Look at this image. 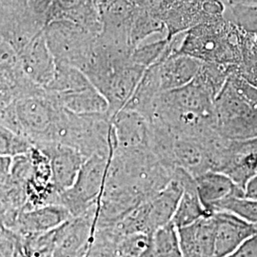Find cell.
I'll return each instance as SVG.
<instances>
[{"label": "cell", "mask_w": 257, "mask_h": 257, "mask_svg": "<svg viewBox=\"0 0 257 257\" xmlns=\"http://www.w3.org/2000/svg\"><path fill=\"white\" fill-rule=\"evenodd\" d=\"M64 108L42 88L0 107V124L26 138L34 147L55 143Z\"/></svg>", "instance_id": "1"}, {"label": "cell", "mask_w": 257, "mask_h": 257, "mask_svg": "<svg viewBox=\"0 0 257 257\" xmlns=\"http://www.w3.org/2000/svg\"><path fill=\"white\" fill-rule=\"evenodd\" d=\"M47 44L56 64L79 70L88 64L97 36L69 20H54L44 27Z\"/></svg>", "instance_id": "2"}, {"label": "cell", "mask_w": 257, "mask_h": 257, "mask_svg": "<svg viewBox=\"0 0 257 257\" xmlns=\"http://www.w3.org/2000/svg\"><path fill=\"white\" fill-rule=\"evenodd\" d=\"M110 154L109 156L94 155L87 158L74 185L60 193V205L64 206L73 217L81 215L99 201L105 186Z\"/></svg>", "instance_id": "3"}, {"label": "cell", "mask_w": 257, "mask_h": 257, "mask_svg": "<svg viewBox=\"0 0 257 257\" xmlns=\"http://www.w3.org/2000/svg\"><path fill=\"white\" fill-rule=\"evenodd\" d=\"M173 53L191 55L203 62L216 64L235 62L240 56L236 42L220 37L212 31L193 32Z\"/></svg>", "instance_id": "4"}, {"label": "cell", "mask_w": 257, "mask_h": 257, "mask_svg": "<svg viewBox=\"0 0 257 257\" xmlns=\"http://www.w3.org/2000/svg\"><path fill=\"white\" fill-rule=\"evenodd\" d=\"M17 55L24 75L37 87L45 89L55 76L56 63L47 44L44 29L37 33Z\"/></svg>", "instance_id": "5"}, {"label": "cell", "mask_w": 257, "mask_h": 257, "mask_svg": "<svg viewBox=\"0 0 257 257\" xmlns=\"http://www.w3.org/2000/svg\"><path fill=\"white\" fill-rule=\"evenodd\" d=\"M214 257H229L257 230L256 226L228 211L212 212Z\"/></svg>", "instance_id": "6"}, {"label": "cell", "mask_w": 257, "mask_h": 257, "mask_svg": "<svg viewBox=\"0 0 257 257\" xmlns=\"http://www.w3.org/2000/svg\"><path fill=\"white\" fill-rule=\"evenodd\" d=\"M36 148L50 159L56 191L61 193L70 189L87 158L76 149L60 143H50Z\"/></svg>", "instance_id": "7"}, {"label": "cell", "mask_w": 257, "mask_h": 257, "mask_svg": "<svg viewBox=\"0 0 257 257\" xmlns=\"http://www.w3.org/2000/svg\"><path fill=\"white\" fill-rule=\"evenodd\" d=\"M72 217V214L64 206L48 205L21 211L10 230L23 240L53 230Z\"/></svg>", "instance_id": "8"}, {"label": "cell", "mask_w": 257, "mask_h": 257, "mask_svg": "<svg viewBox=\"0 0 257 257\" xmlns=\"http://www.w3.org/2000/svg\"><path fill=\"white\" fill-rule=\"evenodd\" d=\"M203 61L191 55L172 53L158 63L160 92L184 87L198 75Z\"/></svg>", "instance_id": "9"}, {"label": "cell", "mask_w": 257, "mask_h": 257, "mask_svg": "<svg viewBox=\"0 0 257 257\" xmlns=\"http://www.w3.org/2000/svg\"><path fill=\"white\" fill-rule=\"evenodd\" d=\"M172 160L175 168L183 169L193 177L212 171L211 155L202 141L196 138L175 137Z\"/></svg>", "instance_id": "10"}, {"label": "cell", "mask_w": 257, "mask_h": 257, "mask_svg": "<svg viewBox=\"0 0 257 257\" xmlns=\"http://www.w3.org/2000/svg\"><path fill=\"white\" fill-rule=\"evenodd\" d=\"M178 229L184 257H214V219L212 213Z\"/></svg>", "instance_id": "11"}, {"label": "cell", "mask_w": 257, "mask_h": 257, "mask_svg": "<svg viewBox=\"0 0 257 257\" xmlns=\"http://www.w3.org/2000/svg\"><path fill=\"white\" fill-rule=\"evenodd\" d=\"M194 180L199 198L209 213L213 212L216 204L230 195H244V191L221 172L207 171L195 176Z\"/></svg>", "instance_id": "12"}, {"label": "cell", "mask_w": 257, "mask_h": 257, "mask_svg": "<svg viewBox=\"0 0 257 257\" xmlns=\"http://www.w3.org/2000/svg\"><path fill=\"white\" fill-rule=\"evenodd\" d=\"M54 97L64 109L76 114L109 113V102L94 85L82 91Z\"/></svg>", "instance_id": "13"}, {"label": "cell", "mask_w": 257, "mask_h": 257, "mask_svg": "<svg viewBox=\"0 0 257 257\" xmlns=\"http://www.w3.org/2000/svg\"><path fill=\"white\" fill-rule=\"evenodd\" d=\"M153 257H184L178 229L173 222L158 228L152 234Z\"/></svg>", "instance_id": "14"}, {"label": "cell", "mask_w": 257, "mask_h": 257, "mask_svg": "<svg viewBox=\"0 0 257 257\" xmlns=\"http://www.w3.org/2000/svg\"><path fill=\"white\" fill-rule=\"evenodd\" d=\"M214 211H228L243 220L257 226V201L244 195H230L216 204Z\"/></svg>", "instance_id": "15"}, {"label": "cell", "mask_w": 257, "mask_h": 257, "mask_svg": "<svg viewBox=\"0 0 257 257\" xmlns=\"http://www.w3.org/2000/svg\"><path fill=\"white\" fill-rule=\"evenodd\" d=\"M117 253L119 257H153L152 234L133 232L119 236Z\"/></svg>", "instance_id": "16"}, {"label": "cell", "mask_w": 257, "mask_h": 257, "mask_svg": "<svg viewBox=\"0 0 257 257\" xmlns=\"http://www.w3.org/2000/svg\"><path fill=\"white\" fill-rule=\"evenodd\" d=\"M118 236L111 226L95 228L91 245L85 257H119L117 253Z\"/></svg>", "instance_id": "17"}, {"label": "cell", "mask_w": 257, "mask_h": 257, "mask_svg": "<svg viewBox=\"0 0 257 257\" xmlns=\"http://www.w3.org/2000/svg\"><path fill=\"white\" fill-rule=\"evenodd\" d=\"M33 145L27 139L0 124V155L15 156L29 153Z\"/></svg>", "instance_id": "18"}, {"label": "cell", "mask_w": 257, "mask_h": 257, "mask_svg": "<svg viewBox=\"0 0 257 257\" xmlns=\"http://www.w3.org/2000/svg\"><path fill=\"white\" fill-rule=\"evenodd\" d=\"M0 257H24L22 241L0 219Z\"/></svg>", "instance_id": "19"}, {"label": "cell", "mask_w": 257, "mask_h": 257, "mask_svg": "<svg viewBox=\"0 0 257 257\" xmlns=\"http://www.w3.org/2000/svg\"><path fill=\"white\" fill-rule=\"evenodd\" d=\"M30 11L28 0H0V16L15 17Z\"/></svg>", "instance_id": "20"}, {"label": "cell", "mask_w": 257, "mask_h": 257, "mask_svg": "<svg viewBox=\"0 0 257 257\" xmlns=\"http://www.w3.org/2000/svg\"><path fill=\"white\" fill-rule=\"evenodd\" d=\"M229 257H257V230Z\"/></svg>", "instance_id": "21"}, {"label": "cell", "mask_w": 257, "mask_h": 257, "mask_svg": "<svg viewBox=\"0 0 257 257\" xmlns=\"http://www.w3.org/2000/svg\"><path fill=\"white\" fill-rule=\"evenodd\" d=\"M55 0H28V6L31 12L37 18L43 19L46 23L45 17L47 12Z\"/></svg>", "instance_id": "22"}, {"label": "cell", "mask_w": 257, "mask_h": 257, "mask_svg": "<svg viewBox=\"0 0 257 257\" xmlns=\"http://www.w3.org/2000/svg\"><path fill=\"white\" fill-rule=\"evenodd\" d=\"M13 157L0 155V184L7 183L11 175Z\"/></svg>", "instance_id": "23"}, {"label": "cell", "mask_w": 257, "mask_h": 257, "mask_svg": "<svg viewBox=\"0 0 257 257\" xmlns=\"http://www.w3.org/2000/svg\"><path fill=\"white\" fill-rule=\"evenodd\" d=\"M244 196L257 201V175L248 179L244 187Z\"/></svg>", "instance_id": "24"}, {"label": "cell", "mask_w": 257, "mask_h": 257, "mask_svg": "<svg viewBox=\"0 0 257 257\" xmlns=\"http://www.w3.org/2000/svg\"><path fill=\"white\" fill-rule=\"evenodd\" d=\"M256 227H257V226H256Z\"/></svg>", "instance_id": "25"}]
</instances>
